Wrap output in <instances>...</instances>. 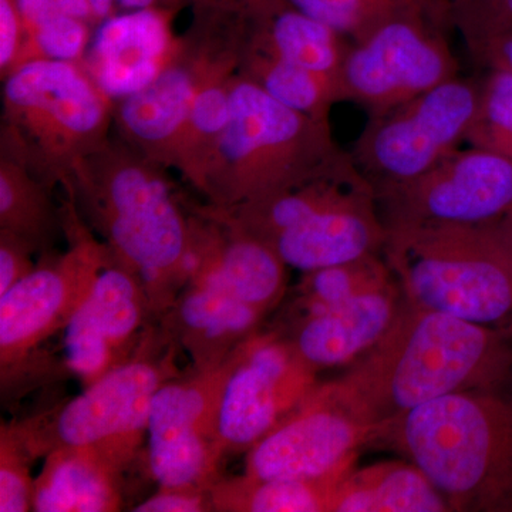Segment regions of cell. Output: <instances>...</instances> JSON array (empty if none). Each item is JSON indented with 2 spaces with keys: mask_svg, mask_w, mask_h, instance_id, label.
Instances as JSON below:
<instances>
[{
  "mask_svg": "<svg viewBox=\"0 0 512 512\" xmlns=\"http://www.w3.org/2000/svg\"><path fill=\"white\" fill-rule=\"evenodd\" d=\"M318 399L380 427L451 394L512 393V336L402 299L389 329Z\"/></svg>",
  "mask_w": 512,
  "mask_h": 512,
  "instance_id": "6da1fadb",
  "label": "cell"
},
{
  "mask_svg": "<svg viewBox=\"0 0 512 512\" xmlns=\"http://www.w3.org/2000/svg\"><path fill=\"white\" fill-rule=\"evenodd\" d=\"M165 168L110 138L76 165L63 187L82 220L143 286L157 323L191 272V217Z\"/></svg>",
  "mask_w": 512,
  "mask_h": 512,
  "instance_id": "7a4b0ae2",
  "label": "cell"
},
{
  "mask_svg": "<svg viewBox=\"0 0 512 512\" xmlns=\"http://www.w3.org/2000/svg\"><path fill=\"white\" fill-rule=\"evenodd\" d=\"M376 446L416 464L451 512H512V393L423 404L384 426Z\"/></svg>",
  "mask_w": 512,
  "mask_h": 512,
  "instance_id": "3957f363",
  "label": "cell"
},
{
  "mask_svg": "<svg viewBox=\"0 0 512 512\" xmlns=\"http://www.w3.org/2000/svg\"><path fill=\"white\" fill-rule=\"evenodd\" d=\"M346 154L329 120L289 109L237 72L228 126L197 190L229 210L319 177Z\"/></svg>",
  "mask_w": 512,
  "mask_h": 512,
  "instance_id": "277c9868",
  "label": "cell"
},
{
  "mask_svg": "<svg viewBox=\"0 0 512 512\" xmlns=\"http://www.w3.org/2000/svg\"><path fill=\"white\" fill-rule=\"evenodd\" d=\"M510 218L481 224H386L383 256L404 298L480 325L510 318Z\"/></svg>",
  "mask_w": 512,
  "mask_h": 512,
  "instance_id": "5b68a950",
  "label": "cell"
},
{
  "mask_svg": "<svg viewBox=\"0 0 512 512\" xmlns=\"http://www.w3.org/2000/svg\"><path fill=\"white\" fill-rule=\"evenodd\" d=\"M3 80L0 153L22 161L49 187L110 140L114 103L82 63L29 60Z\"/></svg>",
  "mask_w": 512,
  "mask_h": 512,
  "instance_id": "8992f818",
  "label": "cell"
},
{
  "mask_svg": "<svg viewBox=\"0 0 512 512\" xmlns=\"http://www.w3.org/2000/svg\"><path fill=\"white\" fill-rule=\"evenodd\" d=\"M173 340L153 328L133 359L110 370L69 402L25 420L37 454L59 447L96 451L127 470L148 437L151 403L174 366Z\"/></svg>",
  "mask_w": 512,
  "mask_h": 512,
  "instance_id": "52a82bcc",
  "label": "cell"
},
{
  "mask_svg": "<svg viewBox=\"0 0 512 512\" xmlns=\"http://www.w3.org/2000/svg\"><path fill=\"white\" fill-rule=\"evenodd\" d=\"M67 200L63 211L67 251L42 256V264L0 296L2 392L19 373L29 369L40 346L63 332L100 272L114 259L109 247L94 237L69 197Z\"/></svg>",
  "mask_w": 512,
  "mask_h": 512,
  "instance_id": "ba28073f",
  "label": "cell"
},
{
  "mask_svg": "<svg viewBox=\"0 0 512 512\" xmlns=\"http://www.w3.org/2000/svg\"><path fill=\"white\" fill-rule=\"evenodd\" d=\"M192 12L191 28L160 76L114 103L121 140L167 168L173 167L175 147L202 83L222 64L238 60L237 29L229 9Z\"/></svg>",
  "mask_w": 512,
  "mask_h": 512,
  "instance_id": "9c48e42d",
  "label": "cell"
},
{
  "mask_svg": "<svg viewBox=\"0 0 512 512\" xmlns=\"http://www.w3.org/2000/svg\"><path fill=\"white\" fill-rule=\"evenodd\" d=\"M481 83L454 79L369 116L352 156L375 188L406 183L429 171L466 141Z\"/></svg>",
  "mask_w": 512,
  "mask_h": 512,
  "instance_id": "30bf717a",
  "label": "cell"
},
{
  "mask_svg": "<svg viewBox=\"0 0 512 512\" xmlns=\"http://www.w3.org/2000/svg\"><path fill=\"white\" fill-rule=\"evenodd\" d=\"M448 28L447 16L406 13L352 43L340 72L342 101L377 116L460 76Z\"/></svg>",
  "mask_w": 512,
  "mask_h": 512,
  "instance_id": "8fae6325",
  "label": "cell"
},
{
  "mask_svg": "<svg viewBox=\"0 0 512 512\" xmlns=\"http://www.w3.org/2000/svg\"><path fill=\"white\" fill-rule=\"evenodd\" d=\"M231 355L157 390L148 419V466L160 488H204L220 480L222 393Z\"/></svg>",
  "mask_w": 512,
  "mask_h": 512,
  "instance_id": "7c38bea8",
  "label": "cell"
},
{
  "mask_svg": "<svg viewBox=\"0 0 512 512\" xmlns=\"http://www.w3.org/2000/svg\"><path fill=\"white\" fill-rule=\"evenodd\" d=\"M309 365L278 329L254 333L232 352L220 412L225 456L247 453L318 386Z\"/></svg>",
  "mask_w": 512,
  "mask_h": 512,
  "instance_id": "4fadbf2b",
  "label": "cell"
},
{
  "mask_svg": "<svg viewBox=\"0 0 512 512\" xmlns=\"http://www.w3.org/2000/svg\"><path fill=\"white\" fill-rule=\"evenodd\" d=\"M376 194L386 224L503 221L512 217V161L484 148H457L420 177Z\"/></svg>",
  "mask_w": 512,
  "mask_h": 512,
  "instance_id": "5bb4252c",
  "label": "cell"
},
{
  "mask_svg": "<svg viewBox=\"0 0 512 512\" xmlns=\"http://www.w3.org/2000/svg\"><path fill=\"white\" fill-rule=\"evenodd\" d=\"M380 433V427L356 420L312 392L247 451L244 474L259 480H320L350 470L359 450L376 446Z\"/></svg>",
  "mask_w": 512,
  "mask_h": 512,
  "instance_id": "9a60e30c",
  "label": "cell"
},
{
  "mask_svg": "<svg viewBox=\"0 0 512 512\" xmlns=\"http://www.w3.org/2000/svg\"><path fill=\"white\" fill-rule=\"evenodd\" d=\"M156 323L143 286L113 259L63 330L64 366L96 382L133 359Z\"/></svg>",
  "mask_w": 512,
  "mask_h": 512,
  "instance_id": "2e32d148",
  "label": "cell"
},
{
  "mask_svg": "<svg viewBox=\"0 0 512 512\" xmlns=\"http://www.w3.org/2000/svg\"><path fill=\"white\" fill-rule=\"evenodd\" d=\"M171 12L131 10L97 29L82 64L113 103L146 89L174 59L180 39L171 30Z\"/></svg>",
  "mask_w": 512,
  "mask_h": 512,
  "instance_id": "e0dca14e",
  "label": "cell"
},
{
  "mask_svg": "<svg viewBox=\"0 0 512 512\" xmlns=\"http://www.w3.org/2000/svg\"><path fill=\"white\" fill-rule=\"evenodd\" d=\"M387 227L376 190L311 215L264 242L288 268L309 272L383 254Z\"/></svg>",
  "mask_w": 512,
  "mask_h": 512,
  "instance_id": "ac0fdd59",
  "label": "cell"
},
{
  "mask_svg": "<svg viewBox=\"0 0 512 512\" xmlns=\"http://www.w3.org/2000/svg\"><path fill=\"white\" fill-rule=\"evenodd\" d=\"M239 46L340 80L352 42L338 30L282 3L232 5Z\"/></svg>",
  "mask_w": 512,
  "mask_h": 512,
  "instance_id": "d6986e66",
  "label": "cell"
},
{
  "mask_svg": "<svg viewBox=\"0 0 512 512\" xmlns=\"http://www.w3.org/2000/svg\"><path fill=\"white\" fill-rule=\"evenodd\" d=\"M266 316L220 288L188 282L158 323L191 356L194 369H208L258 332Z\"/></svg>",
  "mask_w": 512,
  "mask_h": 512,
  "instance_id": "ffe728a7",
  "label": "cell"
},
{
  "mask_svg": "<svg viewBox=\"0 0 512 512\" xmlns=\"http://www.w3.org/2000/svg\"><path fill=\"white\" fill-rule=\"evenodd\" d=\"M397 279L291 328L279 330L316 370L348 366L382 338L402 303Z\"/></svg>",
  "mask_w": 512,
  "mask_h": 512,
  "instance_id": "44dd1931",
  "label": "cell"
},
{
  "mask_svg": "<svg viewBox=\"0 0 512 512\" xmlns=\"http://www.w3.org/2000/svg\"><path fill=\"white\" fill-rule=\"evenodd\" d=\"M117 466L87 448L59 447L45 456L35 478L33 511L114 512L123 510V474Z\"/></svg>",
  "mask_w": 512,
  "mask_h": 512,
  "instance_id": "7402d4cb",
  "label": "cell"
},
{
  "mask_svg": "<svg viewBox=\"0 0 512 512\" xmlns=\"http://www.w3.org/2000/svg\"><path fill=\"white\" fill-rule=\"evenodd\" d=\"M329 512H451L430 478L412 461H382L349 470Z\"/></svg>",
  "mask_w": 512,
  "mask_h": 512,
  "instance_id": "603a6c76",
  "label": "cell"
},
{
  "mask_svg": "<svg viewBox=\"0 0 512 512\" xmlns=\"http://www.w3.org/2000/svg\"><path fill=\"white\" fill-rule=\"evenodd\" d=\"M52 187L22 161L0 153V229L16 235L35 254H52L64 231L63 210L52 200Z\"/></svg>",
  "mask_w": 512,
  "mask_h": 512,
  "instance_id": "cb8c5ba5",
  "label": "cell"
},
{
  "mask_svg": "<svg viewBox=\"0 0 512 512\" xmlns=\"http://www.w3.org/2000/svg\"><path fill=\"white\" fill-rule=\"evenodd\" d=\"M394 279L383 254L366 255L345 264L303 272L301 281L285 303L281 323L275 329L285 330L302 320L332 311L360 293L389 284Z\"/></svg>",
  "mask_w": 512,
  "mask_h": 512,
  "instance_id": "d4e9b609",
  "label": "cell"
},
{
  "mask_svg": "<svg viewBox=\"0 0 512 512\" xmlns=\"http://www.w3.org/2000/svg\"><path fill=\"white\" fill-rule=\"evenodd\" d=\"M348 471L313 481L259 480L242 474L215 481L208 495L212 511L329 512L336 485Z\"/></svg>",
  "mask_w": 512,
  "mask_h": 512,
  "instance_id": "484cf974",
  "label": "cell"
},
{
  "mask_svg": "<svg viewBox=\"0 0 512 512\" xmlns=\"http://www.w3.org/2000/svg\"><path fill=\"white\" fill-rule=\"evenodd\" d=\"M238 72V60H232L215 69L198 90L190 117L185 124L177 147L173 167L190 181L192 187L200 184L205 167L210 163L218 141L231 117V82Z\"/></svg>",
  "mask_w": 512,
  "mask_h": 512,
  "instance_id": "4316f807",
  "label": "cell"
},
{
  "mask_svg": "<svg viewBox=\"0 0 512 512\" xmlns=\"http://www.w3.org/2000/svg\"><path fill=\"white\" fill-rule=\"evenodd\" d=\"M238 73L261 87L272 99L316 120H329L342 101L340 80L282 62L238 45Z\"/></svg>",
  "mask_w": 512,
  "mask_h": 512,
  "instance_id": "83f0119b",
  "label": "cell"
},
{
  "mask_svg": "<svg viewBox=\"0 0 512 512\" xmlns=\"http://www.w3.org/2000/svg\"><path fill=\"white\" fill-rule=\"evenodd\" d=\"M282 3L326 23L352 43L406 13L426 12L450 19V0H256Z\"/></svg>",
  "mask_w": 512,
  "mask_h": 512,
  "instance_id": "f1b7e54d",
  "label": "cell"
},
{
  "mask_svg": "<svg viewBox=\"0 0 512 512\" xmlns=\"http://www.w3.org/2000/svg\"><path fill=\"white\" fill-rule=\"evenodd\" d=\"M466 141L512 161V72L490 69L481 82L476 116Z\"/></svg>",
  "mask_w": 512,
  "mask_h": 512,
  "instance_id": "f546056e",
  "label": "cell"
},
{
  "mask_svg": "<svg viewBox=\"0 0 512 512\" xmlns=\"http://www.w3.org/2000/svg\"><path fill=\"white\" fill-rule=\"evenodd\" d=\"M37 456L25 421L2 423L0 429V512L33 511L35 478L30 468Z\"/></svg>",
  "mask_w": 512,
  "mask_h": 512,
  "instance_id": "4dcf8cb0",
  "label": "cell"
},
{
  "mask_svg": "<svg viewBox=\"0 0 512 512\" xmlns=\"http://www.w3.org/2000/svg\"><path fill=\"white\" fill-rule=\"evenodd\" d=\"M450 23L480 63L491 47L511 35L512 0H450Z\"/></svg>",
  "mask_w": 512,
  "mask_h": 512,
  "instance_id": "1f68e13d",
  "label": "cell"
},
{
  "mask_svg": "<svg viewBox=\"0 0 512 512\" xmlns=\"http://www.w3.org/2000/svg\"><path fill=\"white\" fill-rule=\"evenodd\" d=\"M89 45L90 33L86 20L50 13L26 37L16 66L35 59L82 63Z\"/></svg>",
  "mask_w": 512,
  "mask_h": 512,
  "instance_id": "d6a6232c",
  "label": "cell"
},
{
  "mask_svg": "<svg viewBox=\"0 0 512 512\" xmlns=\"http://www.w3.org/2000/svg\"><path fill=\"white\" fill-rule=\"evenodd\" d=\"M33 254L22 239L0 229V296L36 268Z\"/></svg>",
  "mask_w": 512,
  "mask_h": 512,
  "instance_id": "836d02e7",
  "label": "cell"
},
{
  "mask_svg": "<svg viewBox=\"0 0 512 512\" xmlns=\"http://www.w3.org/2000/svg\"><path fill=\"white\" fill-rule=\"evenodd\" d=\"M25 45V26L18 0H0V70L5 77L15 69Z\"/></svg>",
  "mask_w": 512,
  "mask_h": 512,
  "instance_id": "e575fe53",
  "label": "cell"
},
{
  "mask_svg": "<svg viewBox=\"0 0 512 512\" xmlns=\"http://www.w3.org/2000/svg\"><path fill=\"white\" fill-rule=\"evenodd\" d=\"M134 512H205L212 511L210 495L204 488H160Z\"/></svg>",
  "mask_w": 512,
  "mask_h": 512,
  "instance_id": "d590c367",
  "label": "cell"
},
{
  "mask_svg": "<svg viewBox=\"0 0 512 512\" xmlns=\"http://www.w3.org/2000/svg\"><path fill=\"white\" fill-rule=\"evenodd\" d=\"M480 64L488 70L503 69L512 72V33L491 47L490 52L483 57Z\"/></svg>",
  "mask_w": 512,
  "mask_h": 512,
  "instance_id": "8d00e7d4",
  "label": "cell"
},
{
  "mask_svg": "<svg viewBox=\"0 0 512 512\" xmlns=\"http://www.w3.org/2000/svg\"><path fill=\"white\" fill-rule=\"evenodd\" d=\"M181 5L190 6L192 10L227 8L238 0H180Z\"/></svg>",
  "mask_w": 512,
  "mask_h": 512,
  "instance_id": "74e56055",
  "label": "cell"
},
{
  "mask_svg": "<svg viewBox=\"0 0 512 512\" xmlns=\"http://www.w3.org/2000/svg\"><path fill=\"white\" fill-rule=\"evenodd\" d=\"M505 330H507V332L510 333V335L512 336V320H511L510 326H508V328Z\"/></svg>",
  "mask_w": 512,
  "mask_h": 512,
  "instance_id": "f35d334b",
  "label": "cell"
},
{
  "mask_svg": "<svg viewBox=\"0 0 512 512\" xmlns=\"http://www.w3.org/2000/svg\"><path fill=\"white\" fill-rule=\"evenodd\" d=\"M510 232H511V238H512V217L510 218Z\"/></svg>",
  "mask_w": 512,
  "mask_h": 512,
  "instance_id": "ab89813d",
  "label": "cell"
}]
</instances>
